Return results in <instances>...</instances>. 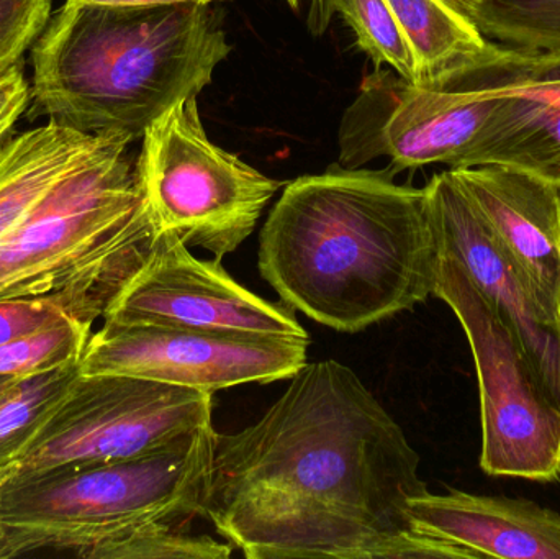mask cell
Returning <instances> with one entry per match:
<instances>
[{
	"instance_id": "obj_1",
	"label": "cell",
	"mask_w": 560,
	"mask_h": 559,
	"mask_svg": "<svg viewBox=\"0 0 560 559\" xmlns=\"http://www.w3.org/2000/svg\"><path fill=\"white\" fill-rule=\"evenodd\" d=\"M420 455L351 368L306 363L268 412L217 433L203 517L248 559H477L415 527Z\"/></svg>"
},
{
	"instance_id": "obj_2",
	"label": "cell",
	"mask_w": 560,
	"mask_h": 559,
	"mask_svg": "<svg viewBox=\"0 0 560 559\" xmlns=\"http://www.w3.org/2000/svg\"><path fill=\"white\" fill-rule=\"evenodd\" d=\"M441 246L427 187L346 170L287 184L259 236L258 266L280 301L358 334L434 295Z\"/></svg>"
},
{
	"instance_id": "obj_3",
	"label": "cell",
	"mask_w": 560,
	"mask_h": 559,
	"mask_svg": "<svg viewBox=\"0 0 560 559\" xmlns=\"http://www.w3.org/2000/svg\"><path fill=\"white\" fill-rule=\"evenodd\" d=\"M232 53L203 3L66 2L33 43L28 118L130 141L197 97Z\"/></svg>"
},
{
	"instance_id": "obj_4",
	"label": "cell",
	"mask_w": 560,
	"mask_h": 559,
	"mask_svg": "<svg viewBox=\"0 0 560 559\" xmlns=\"http://www.w3.org/2000/svg\"><path fill=\"white\" fill-rule=\"evenodd\" d=\"M130 143L108 137L0 240V299H48L91 327L104 318L163 233Z\"/></svg>"
},
{
	"instance_id": "obj_5",
	"label": "cell",
	"mask_w": 560,
	"mask_h": 559,
	"mask_svg": "<svg viewBox=\"0 0 560 559\" xmlns=\"http://www.w3.org/2000/svg\"><path fill=\"white\" fill-rule=\"evenodd\" d=\"M215 429L124 462L15 471L2 492L3 559L66 551L104 559L153 524L190 525L206 514Z\"/></svg>"
},
{
	"instance_id": "obj_6",
	"label": "cell",
	"mask_w": 560,
	"mask_h": 559,
	"mask_svg": "<svg viewBox=\"0 0 560 559\" xmlns=\"http://www.w3.org/2000/svg\"><path fill=\"white\" fill-rule=\"evenodd\" d=\"M533 65V49L490 43L427 81L375 69L342 115L339 166L388 158L392 174L430 164L459 170L506 95L532 85Z\"/></svg>"
},
{
	"instance_id": "obj_7",
	"label": "cell",
	"mask_w": 560,
	"mask_h": 559,
	"mask_svg": "<svg viewBox=\"0 0 560 559\" xmlns=\"http://www.w3.org/2000/svg\"><path fill=\"white\" fill-rule=\"evenodd\" d=\"M137 174L160 229L217 259L252 236L283 186L210 141L197 97L177 102L148 128Z\"/></svg>"
},
{
	"instance_id": "obj_8",
	"label": "cell",
	"mask_w": 560,
	"mask_h": 559,
	"mask_svg": "<svg viewBox=\"0 0 560 559\" xmlns=\"http://www.w3.org/2000/svg\"><path fill=\"white\" fill-rule=\"evenodd\" d=\"M434 295L459 318L479 381L482 453L490 476L552 482L560 476V404L505 318L459 263L441 253Z\"/></svg>"
},
{
	"instance_id": "obj_9",
	"label": "cell",
	"mask_w": 560,
	"mask_h": 559,
	"mask_svg": "<svg viewBox=\"0 0 560 559\" xmlns=\"http://www.w3.org/2000/svg\"><path fill=\"white\" fill-rule=\"evenodd\" d=\"M213 394L120 374H81L15 471L124 462L212 426Z\"/></svg>"
},
{
	"instance_id": "obj_10",
	"label": "cell",
	"mask_w": 560,
	"mask_h": 559,
	"mask_svg": "<svg viewBox=\"0 0 560 559\" xmlns=\"http://www.w3.org/2000/svg\"><path fill=\"white\" fill-rule=\"evenodd\" d=\"M308 345L310 338L242 337L104 322L85 345L81 371L215 394L242 384L290 380L305 366Z\"/></svg>"
},
{
	"instance_id": "obj_11",
	"label": "cell",
	"mask_w": 560,
	"mask_h": 559,
	"mask_svg": "<svg viewBox=\"0 0 560 559\" xmlns=\"http://www.w3.org/2000/svg\"><path fill=\"white\" fill-rule=\"evenodd\" d=\"M104 322L308 340L293 308L243 288L220 259L196 258L174 232L161 233L144 265L108 305Z\"/></svg>"
},
{
	"instance_id": "obj_12",
	"label": "cell",
	"mask_w": 560,
	"mask_h": 559,
	"mask_svg": "<svg viewBox=\"0 0 560 559\" xmlns=\"http://www.w3.org/2000/svg\"><path fill=\"white\" fill-rule=\"evenodd\" d=\"M424 187L441 253L459 263L483 298L505 318L560 404V318L536 299L503 255L453 171L434 174Z\"/></svg>"
},
{
	"instance_id": "obj_13",
	"label": "cell",
	"mask_w": 560,
	"mask_h": 559,
	"mask_svg": "<svg viewBox=\"0 0 560 559\" xmlns=\"http://www.w3.org/2000/svg\"><path fill=\"white\" fill-rule=\"evenodd\" d=\"M451 171L503 255L560 318V183L497 164Z\"/></svg>"
},
{
	"instance_id": "obj_14",
	"label": "cell",
	"mask_w": 560,
	"mask_h": 559,
	"mask_svg": "<svg viewBox=\"0 0 560 559\" xmlns=\"http://www.w3.org/2000/svg\"><path fill=\"white\" fill-rule=\"evenodd\" d=\"M415 527L479 558L560 559V515L520 499L450 491L413 498Z\"/></svg>"
},
{
	"instance_id": "obj_15",
	"label": "cell",
	"mask_w": 560,
	"mask_h": 559,
	"mask_svg": "<svg viewBox=\"0 0 560 559\" xmlns=\"http://www.w3.org/2000/svg\"><path fill=\"white\" fill-rule=\"evenodd\" d=\"M112 135H91L49 120L10 138L0 150V240Z\"/></svg>"
},
{
	"instance_id": "obj_16",
	"label": "cell",
	"mask_w": 560,
	"mask_h": 559,
	"mask_svg": "<svg viewBox=\"0 0 560 559\" xmlns=\"http://www.w3.org/2000/svg\"><path fill=\"white\" fill-rule=\"evenodd\" d=\"M486 164L560 183V101L532 89L506 95L463 167Z\"/></svg>"
},
{
	"instance_id": "obj_17",
	"label": "cell",
	"mask_w": 560,
	"mask_h": 559,
	"mask_svg": "<svg viewBox=\"0 0 560 559\" xmlns=\"http://www.w3.org/2000/svg\"><path fill=\"white\" fill-rule=\"evenodd\" d=\"M417 62L418 82L480 55L489 39L443 0H387Z\"/></svg>"
},
{
	"instance_id": "obj_18",
	"label": "cell",
	"mask_w": 560,
	"mask_h": 559,
	"mask_svg": "<svg viewBox=\"0 0 560 559\" xmlns=\"http://www.w3.org/2000/svg\"><path fill=\"white\" fill-rule=\"evenodd\" d=\"M81 358L13 381L0 397V466L15 465L81 376Z\"/></svg>"
},
{
	"instance_id": "obj_19",
	"label": "cell",
	"mask_w": 560,
	"mask_h": 559,
	"mask_svg": "<svg viewBox=\"0 0 560 559\" xmlns=\"http://www.w3.org/2000/svg\"><path fill=\"white\" fill-rule=\"evenodd\" d=\"M472 23L487 39L560 53V0H489Z\"/></svg>"
},
{
	"instance_id": "obj_20",
	"label": "cell",
	"mask_w": 560,
	"mask_h": 559,
	"mask_svg": "<svg viewBox=\"0 0 560 559\" xmlns=\"http://www.w3.org/2000/svg\"><path fill=\"white\" fill-rule=\"evenodd\" d=\"M332 9L351 26L359 48L377 68L388 66L400 78L418 82L413 51L387 0H332Z\"/></svg>"
},
{
	"instance_id": "obj_21",
	"label": "cell",
	"mask_w": 560,
	"mask_h": 559,
	"mask_svg": "<svg viewBox=\"0 0 560 559\" xmlns=\"http://www.w3.org/2000/svg\"><path fill=\"white\" fill-rule=\"evenodd\" d=\"M91 335V325L62 317L30 337L0 345V377H22L78 360Z\"/></svg>"
},
{
	"instance_id": "obj_22",
	"label": "cell",
	"mask_w": 560,
	"mask_h": 559,
	"mask_svg": "<svg viewBox=\"0 0 560 559\" xmlns=\"http://www.w3.org/2000/svg\"><path fill=\"white\" fill-rule=\"evenodd\" d=\"M233 550L226 540L192 535L190 525L153 524L118 541L104 559H226Z\"/></svg>"
},
{
	"instance_id": "obj_23",
	"label": "cell",
	"mask_w": 560,
	"mask_h": 559,
	"mask_svg": "<svg viewBox=\"0 0 560 559\" xmlns=\"http://www.w3.org/2000/svg\"><path fill=\"white\" fill-rule=\"evenodd\" d=\"M51 19V0H0V79L19 66Z\"/></svg>"
},
{
	"instance_id": "obj_24",
	"label": "cell",
	"mask_w": 560,
	"mask_h": 559,
	"mask_svg": "<svg viewBox=\"0 0 560 559\" xmlns=\"http://www.w3.org/2000/svg\"><path fill=\"white\" fill-rule=\"evenodd\" d=\"M62 317L71 315L48 299H0V345L30 337Z\"/></svg>"
},
{
	"instance_id": "obj_25",
	"label": "cell",
	"mask_w": 560,
	"mask_h": 559,
	"mask_svg": "<svg viewBox=\"0 0 560 559\" xmlns=\"http://www.w3.org/2000/svg\"><path fill=\"white\" fill-rule=\"evenodd\" d=\"M30 105V85L16 66L0 79V150L12 138L13 127Z\"/></svg>"
},
{
	"instance_id": "obj_26",
	"label": "cell",
	"mask_w": 560,
	"mask_h": 559,
	"mask_svg": "<svg viewBox=\"0 0 560 559\" xmlns=\"http://www.w3.org/2000/svg\"><path fill=\"white\" fill-rule=\"evenodd\" d=\"M528 89L560 101V53H535L533 82Z\"/></svg>"
},
{
	"instance_id": "obj_27",
	"label": "cell",
	"mask_w": 560,
	"mask_h": 559,
	"mask_svg": "<svg viewBox=\"0 0 560 559\" xmlns=\"http://www.w3.org/2000/svg\"><path fill=\"white\" fill-rule=\"evenodd\" d=\"M303 0H287L293 10H299ZM308 2V28L313 35H323L331 22L332 0H306Z\"/></svg>"
},
{
	"instance_id": "obj_28",
	"label": "cell",
	"mask_w": 560,
	"mask_h": 559,
	"mask_svg": "<svg viewBox=\"0 0 560 559\" xmlns=\"http://www.w3.org/2000/svg\"><path fill=\"white\" fill-rule=\"evenodd\" d=\"M66 2L114 7H161L177 5V3H203V5H210L212 2H223V0H66Z\"/></svg>"
},
{
	"instance_id": "obj_29",
	"label": "cell",
	"mask_w": 560,
	"mask_h": 559,
	"mask_svg": "<svg viewBox=\"0 0 560 559\" xmlns=\"http://www.w3.org/2000/svg\"><path fill=\"white\" fill-rule=\"evenodd\" d=\"M443 2L446 3L447 7H451L454 12L459 13L464 19L472 23L479 10L482 9L489 0H443Z\"/></svg>"
},
{
	"instance_id": "obj_30",
	"label": "cell",
	"mask_w": 560,
	"mask_h": 559,
	"mask_svg": "<svg viewBox=\"0 0 560 559\" xmlns=\"http://www.w3.org/2000/svg\"><path fill=\"white\" fill-rule=\"evenodd\" d=\"M13 473H15V465L0 466V559H3V547H5V527H3L2 517V492Z\"/></svg>"
},
{
	"instance_id": "obj_31",
	"label": "cell",
	"mask_w": 560,
	"mask_h": 559,
	"mask_svg": "<svg viewBox=\"0 0 560 559\" xmlns=\"http://www.w3.org/2000/svg\"><path fill=\"white\" fill-rule=\"evenodd\" d=\"M19 380V377H0V397L2 394L12 386L13 381Z\"/></svg>"
}]
</instances>
